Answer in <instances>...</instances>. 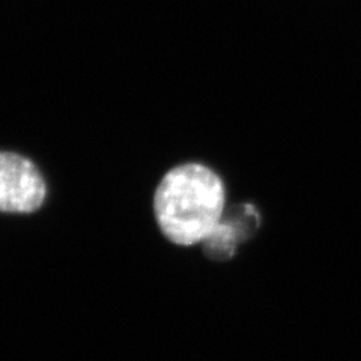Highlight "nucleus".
<instances>
[{
    "label": "nucleus",
    "mask_w": 361,
    "mask_h": 361,
    "mask_svg": "<svg viewBox=\"0 0 361 361\" xmlns=\"http://www.w3.org/2000/svg\"><path fill=\"white\" fill-rule=\"evenodd\" d=\"M226 211V187L209 167L187 163L169 171L154 195V212L166 238L178 245L208 240Z\"/></svg>",
    "instance_id": "obj_1"
},
{
    "label": "nucleus",
    "mask_w": 361,
    "mask_h": 361,
    "mask_svg": "<svg viewBox=\"0 0 361 361\" xmlns=\"http://www.w3.org/2000/svg\"><path fill=\"white\" fill-rule=\"evenodd\" d=\"M47 197V184L29 158L0 151V212L30 214Z\"/></svg>",
    "instance_id": "obj_2"
},
{
    "label": "nucleus",
    "mask_w": 361,
    "mask_h": 361,
    "mask_svg": "<svg viewBox=\"0 0 361 361\" xmlns=\"http://www.w3.org/2000/svg\"><path fill=\"white\" fill-rule=\"evenodd\" d=\"M261 226V216L250 203L226 209L219 226L208 240L203 241V250L214 261H228L243 241L248 240Z\"/></svg>",
    "instance_id": "obj_3"
}]
</instances>
